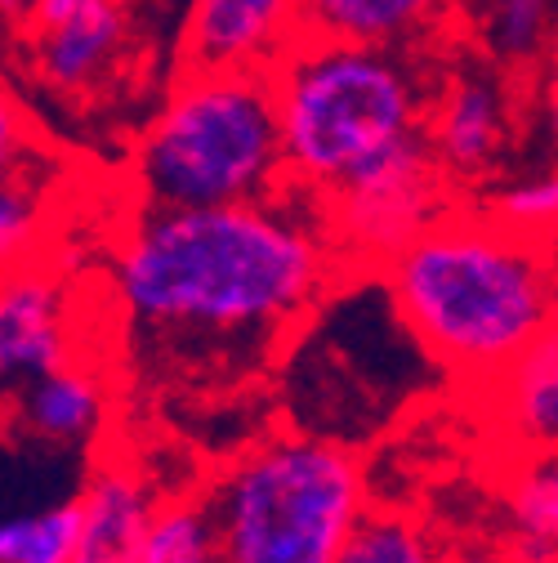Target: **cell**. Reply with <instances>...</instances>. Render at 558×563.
I'll list each match as a JSON object with an SVG mask.
<instances>
[{
  "label": "cell",
  "instance_id": "12",
  "mask_svg": "<svg viewBox=\"0 0 558 563\" xmlns=\"http://www.w3.org/2000/svg\"><path fill=\"white\" fill-rule=\"evenodd\" d=\"M125 45H130L125 0H81L58 23L36 27V49H32L36 81L67 99L90 95L94 86L108 81Z\"/></svg>",
  "mask_w": 558,
  "mask_h": 563
},
{
  "label": "cell",
  "instance_id": "17",
  "mask_svg": "<svg viewBox=\"0 0 558 563\" xmlns=\"http://www.w3.org/2000/svg\"><path fill=\"white\" fill-rule=\"evenodd\" d=\"M81 537V501L0 519V563H72Z\"/></svg>",
  "mask_w": 558,
  "mask_h": 563
},
{
  "label": "cell",
  "instance_id": "13",
  "mask_svg": "<svg viewBox=\"0 0 558 563\" xmlns=\"http://www.w3.org/2000/svg\"><path fill=\"white\" fill-rule=\"evenodd\" d=\"M482 394L514 456L558 452V318L510 367L482 380Z\"/></svg>",
  "mask_w": 558,
  "mask_h": 563
},
{
  "label": "cell",
  "instance_id": "2",
  "mask_svg": "<svg viewBox=\"0 0 558 563\" xmlns=\"http://www.w3.org/2000/svg\"><path fill=\"white\" fill-rule=\"evenodd\" d=\"M536 242L487 210L447 206L376 277L421 354L482 385L558 318V273Z\"/></svg>",
  "mask_w": 558,
  "mask_h": 563
},
{
  "label": "cell",
  "instance_id": "15",
  "mask_svg": "<svg viewBox=\"0 0 558 563\" xmlns=\"http://www.w3.org/2000/svg\"><path fill=\"white\" fill-rule=\"evenodd\" d=\"M54 216H58L54 179L36 170V162L0 175V277L45 260L54 238Z\"/></svg>",
  "mask_w": 558,
  "mask_h": 563
},
{
  "label": "cell",
  "instance_id": "8",
  "mask_svg": "<svg viewBox=\"0 0 558 563\" xmlns=\"http://www.w3.org/2000/svg\"><path fill=\"white\" fill-rule=\"evenodd\" d=\"M304 41V0H192L183 67H255L272 73Z\"/></svg>",
  "mask_w": 558,
  "mask_h": 563
},
{
  "label": "cell",
  "instance_id": "9",
  "mask_svg": "<svg viewBox=\"0 0 558 563\" xmlns=\"http://www.w3.org/2000/svg\"><path fill=\"white\" fill-rule=\"evenodd\" d=\"M429 148L451 184L496 166L510 139V90L492 67H456L429 99Z\"/></svg>",
  "mask_w": 558,
  "mask_h": 563
},
{
  "label": "cell",
  "instance_id": "10",
  "mask_svg": "<svg viewBox=\"0 0 558 563\" xmlns=\"http://www.w3.org/2000/svg\"><path fill=\"white\" fill-rule=\"evenodd\" d=\"M81 501V537L72 563H138L144 545L153 537L161 497L153 478L125 456L99 461L86 487L77 492Z\"/></svg>",
  "mask_w": 558,
  "mask_h": 563
},
{
  "label": "cell",
  "instance_id": "16",
  "mask_svg": "<svg viewBox=\"0 0 558 563\" xmlns=\"http://www.w3.org/2000/svg\"><path fill=\"white\" fill-rule=\"evenodd\" d=\"M482 41L510 73L536 67L554 41V0H482Z\"/></svg>",
  "mask_w": 558,
  "mask_h": 563
},
{
  "label": "cell",
  "instance_id": "22",
  "mask_svg": "<svg viewBox=\"0 0 558 563\" xmlns=\"http://www.w3.org/2000/svg\"><path fill=\"white\" fill-rule=\"evenodd\" d=\"M36 148L41 144H36V130H32L23 103L5 86H0V175H10L19 166L36 162Z\"/></svg>",
  "mask_w": 558,
  "mask_h": 563
},
{
  "label": "cell",
  "instance_id": "14",
  "mask_svg": "<svg viewBox=\"0 0 558 563\" xmlns=\"http://www.w3.org/2000/svg\"><path fill=\"white\" fill-rule=\"evenodd\" d=\"M460 0H304V36L425 49L456 14Z\"/></svg>",
  "mask_w": 558,
  "mask_h": 563
},
{
  "label": "cell",
  "instance_id": "1",
  "mask_svg": "<svg viewBox=\"0 0 558 563\" xmlns=\"http://www.w3.org/2000/svg\"><path fill=\"white\" fill-rule=\"evenodd\" d=\"M348 273L322 201L291 184L264 201L138 206L108 282L121 318L148 344L272 349Z\"/></svg>",
  "mask_w": 558,
  "mask_h": 563
},
{
  "label": "cell",
  "instance_id": "3",
  "mask_svg": "<svg viewBox=\"0 0 558 563\" xmlns=\"http://www.w3.org/2000/svg\"><path fill=\"white\" fill-rule=\"evenodd\" d=\"M415 54L421 49L304 36L272 67L287 175L295 188L322 201L429 134L434 86Z\"/></svg>",
  "mask_w": 558,
  "mask_h": 563
},
{
  "label": "cell",
  "instance_id": "11",
  "mask_svg": "<svg viewBox=\"0 0 558 563\" xmlns=\"http://www.w3.org/2000/svg\"><path fill=\"white\" fill-rule=\"evenodd\" d=\"M112 416V389L108 376L86 363V358H67L63 367L27 380L5 407L0 420L45 448H90Z\"/></svg>",
  "mask_w": 558,
  "mask_h": 563
},
{
  "label": "cell",
  "instance_id": "25",
  "mask_svg": "<svg viewBox=\"0 0 558 563\" xmlns=\"http://www.w3.org/2000/svg\"><path fill=\"white\" fill-rule=\"evenodd\" d=\"M545 121H549V134L558 139V58H554V73H549V86H545Z\"/></svg>",
  "mask_w": 558,
  "mask_h": 563
},
{
  "label": "cell",
  "instance_id": "24",
  "mask_svg": "<svg viewBox=\"0 0 558 563\" xmlns=\"http://www.w3.org/2000/svg\"><path fill=\"white\" fill-rule=\"evenodd\" d=\"M81 0H36V14H32V27H45V23H58L63 14H72Z\"/></svg>",
  "mask_w": 558,
  "mask_h": 563
},
{
  "label": "cell",
  "instance_id": "21",
  "mask_svg": "<svg viewBox=\"0 0 558 563\" xmlns=\"http://www.w3.org/2000/svg\"><path fill=\"white\" fill-rule=\"evenodd\" d=\"M487 216L501 220L514 233H527V238L558 233V175L523 179V184L496 192L492 206H487Z\"/></svg>",
  "mask_w": 558,
  "mask_h": 563
},
{
  "label": "cell",
  "instance_id": "6",
  "mask_svg": "<svg viewBox=\"0 0 558 563\" xmlns=\"http://www.w3.org/2000/svg\"><path fill=\"white\" fill-rule=\"evenodd\" d=\"M451 179L443 175L429 134L362 170L354 184L322 197L326 229L354 273H380L406 242L447 210Z\"/></svg>",
  "mask_w": 558,
  "mask_h": 563
},
{
  "label": "cell",
  "instance_id": "18",
  "mask_svg": "<svg viewBox=\"0 0 558 563\" xmlns=\"http://www.w3.org/2000/svg\"><path fill=\"white\" fill-rule=\"evenodd\" d=\"M335 563H443L425 523L402 510H367L362 523L348 532Z\"/></svg>",
  "mask_w": 558,
  "mask_h": 563
},
{
  "label": "cell",
  "instance_id": "26",
  "mask_svg": "<svg viewBox=\"0 0 558 563\" xmlns=\"http://www.w3.org/2000/svg\"><path fill=\"white\" fill-rule=\"evenodd\" d=\"M36 14V0H0V19H10V23H32Z\"/></svg>",
  "mask_w": 558,
  "mask_h": 563
},
{
  "label": "cell",
  "instance_id": "4",
  "mask_svg": "<svg viewBox=\"0 0 558 563\" xmlns=\"http://www.w3.org/2000/svg\"><path fill=\"white\" fill-rule=\"evenodd\" d=\"M138 206H233L291 188L272 73L179 67L130 148Z\"/></svg>",
  "mask_w": 558,
  "mask_h": 563
},
{
  "label": "cell",
  "instance_id": "23",
  "mask_svg": "<svg viewBox=\"0 0 558 563\" xmlns=\"http://www.w3.org/2000/svg\"><path fill=\"white\" fill-rule=\"evenodd\" d=\"M505 559H510V563H558V545L545 541V537H532V532H514V528H510Z\"/></svg>",
  "mask_w": 558,
  "mask_h": 563
},
{
  "label": "cell",
  "instance_id": "5",
  "mask_svg": "<svg viewBox=\"0 0 558 563\" xmlns=\"http://www.w3.org/2000/svg\"><path fill=\"white\" fill-rule=\"evenodd\" d=\"M205 510L224 563H335L371 510L367 470L331 434H272L211 483Z\"/></svg>",
  "mask_w": 558,
  "mask_h": 563
},
{
  "label": "cell",
  "instance_id": "20",
  "mask_svg": "<svg viewBox=\"0 0 558 563\" xmlns=\"http://www.w3.org/2000/svg\"><path fill=\"white\" fill-rule=\"evenodd\" d=\"M505 510L514 532H532L558 545V452L514 461L505 483Z\"/></svg>",
  "mask_w": 558,
  "mask_h": 563
},
{
  "label": "cell",
  "instance_id": "7",
  "mask_svg": "<svg viewBox=\"0 0 558 563\" xmlns=\"http://www.w3.org/2000/svg\"><path fill=\"white\" fill-rule=\"evenodd\" d=\"M72 287L54 264H27L0 277V407L27 380L77 358Z\"/></svg>",
  "mask_w": 558,
  "mask_h": 563
},
{
  "label": "cell",
  "instance_id": "19",
  "mask_svg": "<svg viewBox=\"0 0 558 563\" xmlns=\"http://www.w3.org/2000/svg\"><path fill=\"white\" fill-rule=\"evenodd\" d=\"M138 563H224L215 519L205 510V497H170L157 510L153 537Z\"/></svg>",
  "mask_w": 558,
  "mask_h": 563
}]
</instances>
